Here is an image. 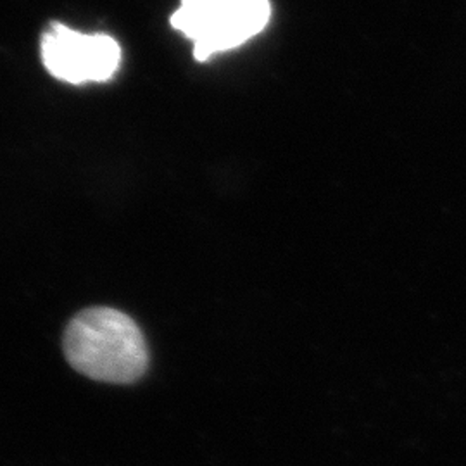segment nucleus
<instances>
[{
	"instance_id": "nucleus-2",
	"label": "nucleus",
	"mask_w": 466,
	"mask_h": 466,
	"mask_svg": "<svg viewBox=\"0 0 466 466\" xmlns=\"http://www.w3.org/2000/svg\"><path fill=\"white\" fill-rule=\"evenodd\" d=\"M269 17V0H182L169 23L194 44L196 61L206 63L258 36Z\"/></svg>"
},
{
	"instance_id": "nucleus-3",
	"label": "nucleus",
	"mask_w": 466,
	"mask_h": 466,
	"mask_svg": "<svg viewBox=\"0 0 466 466\" xmlns=\"http://www.w3.org/2000/svg\"><path fill=\"white\" fill-rule=\"evenodd\" d=\"M42 63L50 75L71 85L104 84L116 75L121 47L106 34H82L52 23L40 42Z\"/></svg>"
},
{
	"instance_id": "nucleus-1",
	"label": "nucleus",
	"mask_w": 466,
	"mask_h": 466,
	"mask_svg": "<svg viewBox=\"0 0 466 466\" xmlns=\"http://www.w3.org/2000/svg\"><path fill=\"white\" fill-rule=\"evenodd\" d=\"M65 354L76 371L100 382H135L149 365L138 325L113 308H90L73 318L65 332Z\"/></svg>"
}]
</instances>
